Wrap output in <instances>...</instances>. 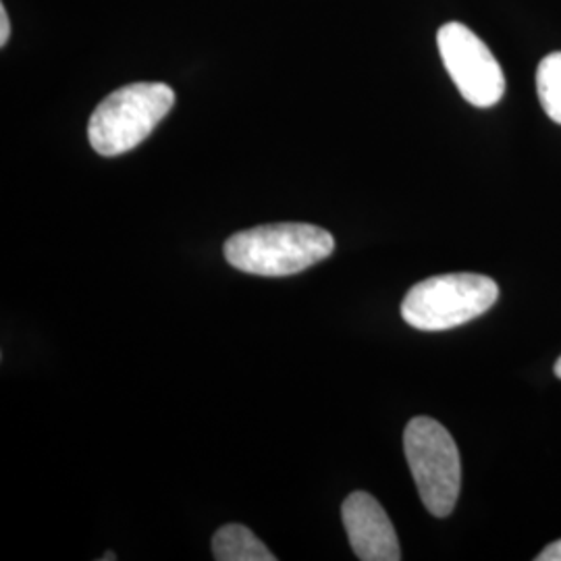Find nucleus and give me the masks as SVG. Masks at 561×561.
Returning <instances> with one entry per match:
<instances>
[{
	"instance_id": "5",
	"label": "nucleus",
	"mask_w": 561,
	"mask_h": 561,
	"mask_svg": "<svg viewBox=\"0 0 561 561\" xmlns=\"http://www.w3.org/2000/svg\"><path fill=\"white\" fill-rule=\"evenodd\" d=\"M437 46L449 78L466 101L479 108L502 101L505 94L502 65L470 27L458 21L445 23L437 34Z\"/></svg>"
},
{
	"instance_id": "10",
	"label": "nucleus",
	"mask_w": 561,
	"mask_h": 561,
	"mask_svg": "<svg viewBox=\"0 0 561 561\" xmlns=\"http://www.w3.org/2000/svg\"><path fill=\"white\" fill-rule=\"evenodd\" d=\"M11 36V23H9V15H7V9L0 7V44L4 46L7 41Z\"/></svg>"
},
{
	"instance_id": "12",
	"label": "nucleus",
	"mask_w": 561,
	"mask_h": 561,
	"mask_svg": "<svg viewBox=\"0 0 561 561\" xmlns=\"http://www.w3.org/2000/svg\"><path fill=\"white\" fill-rule=\"evenodd\" d=\"M102 560L113 561V560H115V556H113V553H106V556H104V558H102Z\"/></svg>"
},
{
	"instance_id": "2",
	"label": "nucleus",
	"mask_w": 561,
	"mask_h": 561,
	"mask_svg": "<svg viewBox=\"0 0 561 561\" xmlns=\"http://www.w3.org/2000/svg\"><path fill=\"white\" fill-rule=\"evenodd\" d=\"M175 104V92L159 81L123 85L96 106L88 140L101 157H119L146 140Z\"/></svg>"
},
{
	"instance_id": "3",
	"label": "nucleus",
	"mask_w": 561,
	"mask_h": 561,
	"mask_svg": "<svg viewBox=\"0 0 561 561\" xmlns=\"http://www.w3.org/2000/svg\"><path fill=\"white\" fill-rule=\"evenodd\" d=\"M497 283L477 273H449L416 283L401 301V317L419 331H447L489 312Z\"/></svg>"
},
{
	"instance_id": "11",
	"label": "nucleus",
	"mask_w": 561,
	"mask_h": 561,
	"mask_svg": "<svg viewBox=\"0 0 561 561\" xmlns=\"http://www.w3.org/2000/svg\"><path fill=\"white\" fill-rule=\"evenodd\" d=\"M556 377H558V379H561V356L560 360L556 362Z\"/></svg>"
},
{
	"instance_id": "8",
	"label": "nucleus",
	"mask_w": 561,
	"mask_h": 561,
	"mask_svg": "<svg viewBox=\"0 0 561 561\" xmlns=\"http://www.w3.org/2000/svg\"><path fill=\"white\" fill-rule=\"evenodd\" d=\"M537 92L547 117L561 125V53H551L537 69Z\"/></svg>"
},
{
	"instance_id": "1",
	"label": "nucleus",
	"mask_w": 561,
	"mask_h": 561,
	"mask_svg": "<svg viewBox=\"0 0 561 561\" xmlns=\"http://www.w3.org/2000/svg\"><path fill=\"white\" fill-rule=\"evenodd\" d=\"M335 250L333 236L308 222H273L233 233L225 259L241 273L287 277L327 261Z\"/></svg>"
},
{
	"instance_id": "6",
	"label": "nucleus",
	"mask_w": 561,
	"mask_h": 561,
	"mask_svg": "<svg viewBox=\"0 0 561 561\" xmlns=\"http://www.w3.org/2000/svg\"><path fill=\"white\" fill-rule=\"evenodd\" d=\"M341 518L352 545L362 561H400L401 549L396 528L381 503L373 495L356 491L341 507Z\"/></svg>"
},
{
	"instance_id": "7",
	"label": "nucleus",
	"mask_w": 561,
	"mask_h": 561,
	"mask_svg": "<svg viewBox=\"0 0 561 561\" xmlns=\"http://www.w3.org/2000/svg\"><path fill=\"white\" fill-rule=\"evenodd\" d=\"M213 556L219 561H275L268 547L241 524H225L213 537Z\"/></svg>"
},
{
	"instance_id": "4",
	"label": "nucleus",
	"mask_w": 561,
	"mask_h": 561,
	"mask_svg": "<svg viewBox=\"0 0 561 561\" xmlns=\"http://www.w3.org/2000/svg\"><path fill=\"white\" fill-rule=\"evenodd\" d=\"M403 451L424 507L447 518L460 497L461 461L458 445L442 422L416 416L403 433Z\"/></svg>"
},
{
	"instance_id": "9",
	"label": "nucleus",
	"mask_w": 561,
	"mask_h": 561,
	"mask_svg": "<svg viewBox=\"0 0 561 561\" xmlns=\"http://www.w3.org/2000/svg\"><path fill=\"white\" fill-rule=\"evenodd\" d=\"M537 561H561V539L547 545L541 553L537 556Z\"/></svg>"
}]
</instances>
